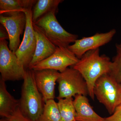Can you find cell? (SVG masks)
<instances>
[{"label": "cell", "mask_w": 121, "mask_h": 121, "mask_svg": "<svg viewBox=\"0 0 121 121\" xmlns=\"http://www.w3.org/2000/svg\"><path fill=\"white\" fill-rule=\"evenodd\" d=\"M36 0H0V15H8L32 9Z\"/></svg>", "instance_id": "obj_15"}, {"label": "cell", "mask_w": 121, "mask_h": 121, "mask_svg": "<svg viewBox=\"0 0 121 121\" xmlns=\"http://www.w3.org/2000/svg\"><path fill=\"white\" fill-rule=\"evenodd\" d=\"M62 0H38L32 10V20L35 24L47 13L56 10Z\"/></svg>", "instance_id": "obj_16"}, {"label": "cell", "mask_w": 121, "mask_h": 121, "mask_svg": "<svg viewBox=\"0 0 121 121\" xmlns=\"http://www.w3.org/2000/svg\"><path fill=\"white\" fill-rule=\"evenodd\" d=\"M56 11L47 13L35 24L41 29L46 37L56 47L67 48L78 39V36L68 32L63 28L56 19Z\"/></svg>", "instance_id": "obj_4"}, {"label": "cell", "mask_w": 121, "mask_h": 121, "mask_svg": "<svg viewBox=\"0 0 121 121\" xmlns=\"http://www.w3.org/2000/svg\"><path fill=\"white\" fill-rule=\"evenodd\" d=\"M73 103L76 111V121H105V118L100 117L94 111L86 96L76 95Z\"/></svg>", "instance_id": "obj_13"}, {"label": "cell", "mask_w": 121, "mask_h": 121, "mask_svg": "<svg viewBox=\"0 0 121 121\" xmlns=\"http://www.w3.org/2000/svg\"><path fill=\"white\" fill-rule=\"evenodd\" d=\"M33 71L36 86L42 94L43 102L54 99L55 86L60 72L49 69Z\"/></svg>", "instance_id": "obj_11"}, {"label": "cell", "mask_w": 121, "mask_h": 121, "mask_svg": "<svg viewBox=\"0 0 121 121\" xmlns=\"http://www.w3.org/2000/svg\"><path fill=\"white\" fill-rule=\"evenodd\" d=\"M0 23L8 34L9 48L15 53L21 44V35L25 30L26 23L25 13L19 12L8 15H0Z\"/></svg>", "instance_id": "obj_9"}, {"label": "cell", "mask_w": 121, "mask_h": 121, "mask_svg": "<svg viewBox=\"0 0 121 121\" xmlns=\"http://www.w3.org/2000/svg\"></svg>", "instance_id": "obj_24"}, {"label": "cell", "mask_w": 121, "mask_h": 121, "mask_svg": "<svg viewBox=\"0 0 121 121\" xmlns=\"http://www.w3.org/2000/svg\"><path fill=\"white\" fill-rule=\"evenodd\" d=\"M79 60L68 47H56L55 51L51 56L36 64L32 70L52 69L62 73L68 67L75 65Z\"/></svg>", "instance_id": "obj_8"}, {"label": "cell", "mask_w": 121, "mask_h": 121, "mask_svg": "<svg viewBox=\"0 0 121 121\" xmlns=\"http://www.w3.org/2000/svg\"><path fill=\"white\" fill-rule=\"evenodd\" d=\"M19 101V108L31 121H37L43 110V99L35 81L34 71L26 69Z\"/></svg>", "instance_id": "obj_2"}, {"label": "cell", "mask_w": 121, "mask_h": 121, "mask_svg": "<svg viewBox=\"0 0 121 121\" xmlns=\"http://www.w3.org/2000/svg\"><path fill=\"white\" fill-rule=\"evenodd\" d=\"M37 121H63L57 103L54 99L45 102L43 110Z\"/></svg>", "instance_id": "obj_17"}, {"label": "cell", "mask_w": 121, "mask_h": 121, "mask_svg": "<svg viewBox=\"0 0 121 121\" xmlns=\"http://www.w3.org/2000/svg\"><path fill=\"white\" fill-rule=\"evenodd\" d=\"M116 33L115 29L105 33H98L91 36L77 39L68 48L79 59L87 52L99 48L110 42Z\"/></svg>", "instance_id": "obj_10"}, {"label": "cell", "mask_w": 121, "mask_h": 121, "mask_svg": "<svg viewBox=\"0 0 121 121\" xmlns=\"http://www.w3.org/2000/svg\"><path fill=\"white\" fill-rule=\"evenodd\" d=\"M116 55L112 61L110 75L121 83V43L116 44Z\"/></svg>", "instance_id": "obj_19"}, {"label": "cell", "mask_w": 121, "mask_h": 121, "mask_svg": "<svg viewBox=\"0 0 121 121\" xmlns=\"http://www.w3.org/2000/svg\"><path fill=\"white\" fill-rule=\"evenodd\" d=\"M76 121V120H75V121Z\"/></svg>", "instance_id": "obj_23"}, {"label": "cell", "mask_w": 121, "mask_h": 121, "mask_svg": "<svg viewBox=\"0 0 121 121\" xmlns=\"http://www.w3.org/2000/svg\"><path fill=\"white\" fill-rule=\"evenodd\" d=\"M33 28L36 38V46L32 60L29 66L28 69L30 70L36 64L51 56L56 48L46 37L41 29L34 23Z\"/></svg>", "instance_id": "obj_12"}, {"label": "cell", "mask_w": 121, "mask_h": 121, "mask_svg": "<svg viewBox=\"0 0 121 121\" xmlns=\"http://www.w3.org/2000/svg\"><path fill=\"white\" fill-rule=\"evenodd\" d=\"M105 121H121V105L116 108L112 115L105 118Z\"/></svg>", "instance_id": "obj_21"}, {"label": "cell", "mask_w": 121, "mask_h": 121, "mask_svg": "<svg viewBox=\"0 0 121 121\" xmlns=\"http://www.w3.org/2000/svg\"><path fill=\"white\" fill-rule=\"evenodd\" d=\"M95 96L103 104L110 114L121 105V86L109 74L102 76L96 81L94 90Z\"/></svg>", "instance_id": "obj_3"}, {"label": "cell", "mask_w": 121, "mask_h": 121, "mask_svg": "<svg viewBox=\"0 0 121 121\" xmlns=\"http://www.w3.org/2000/svg\"><path fill=\"white\" fill-rule=\"evenodd\" d=\"M24 13L26 15V23L23 38L15 53L26 69L28 68L35 54L36 40L32 20V9H28Z\"/></svg>", "instance_id": "obj_7"}, {"label": "cell", "mask_w": 121, "mask_h": 121, "mask_svg": "<svg viewBox=\"0 0 121 121\" xmlns=\"http://www.w3.org/2000/svg\"><path fill=\"white\" fill-rule=\"evenodd\" d=\"M26 69L15 53L8 46L6 40H0V72L4 82L23 79Z\"/></svg>", "instance_id": "obj_6"}, {"label": "cell", "mask_w": 121, "mask_h": 121, "mask_svg": "<svg viewBox=\"0 0 121 121\" xmlns=\"http://www.w3.org/2000/svg\"><path fill=\"white\" fill-rule=\"evenodd\" d=\"M57 103L63 121L75 120L76 111L74 106L73 98L60 99Z\"/></svg>", "instance_id": "obj_18"}, {"label": "cell", "mask_w": 121, "mask_h": 121, "mask_svg": "<svg viewBox=\"0 0 121 121\" xmlns=\"http://www.w3.org/2000/svg\"><path fill=\"white\" fill-rule=\"evenodd\" d=\"M9 39V36L7 30L2 25L0 26V40Z\"/></svg>", "instance_id": "obj_22"}, {"label": "cell", "mask_w": 121, "mask_h": 121, "mask_svg": "<svg viewBox=\"0 0 121 121\" xmlns=\"http://www.w3.org/2000/svg\"><path fill=\"white\" fill-rule=\"evenodd\" d=\"M19 101L11 95L6 88L5 82L0 79V115L8 118L19 107Z\"/></svg>", "instance_id": "obj_14"}, {"label": "cell", "mask_w": 121, "mask_h": 121, "mask_svg": "<svg viewBox=\"0 0 121 121\" xmlns=\"http://www.w3.org/2000/svg\"><path fill=\"white\" fill-rule=\"evenodd\" d=\"M59 95L58 99L72 98L78 95L88 94L87 85L80 72L73 68H68L60 73L57 81Z\"/></svg>", "instance_id": "obj_5"}, {"label": "cell", "mask_w": 121, "mask_h": 121, "mask_svg": "<svg viewBox=\"0 0 121 121\" xmlns=\"http://www.w3.org/2000/svg\"><path fill=\"white\" fill-rule=\"evenodd\" d=\"M111 64L110 59L106 56L101 55L99 49L98 48L85 53L73 66L85 79L88 95L93 100L95 99L94 90L95 82L102 76L110 73Z\"/></svg>", "instance_id": "obj_1"}, {"label": "cell", "mask_w": 121, "mask_h": 121, "mask_svg": "<svg viewBox=\"0 0 121 121\" xmlns=\"http://www.w3.org/2000/svg\"><path fill=\"white\" fill-rule=\"evenodd\" d=\"M6 119L7 121H31L23 114L19 107L8 118Z\"/></svg>", "instance_id": "obj_20"}]
</instances>
